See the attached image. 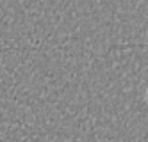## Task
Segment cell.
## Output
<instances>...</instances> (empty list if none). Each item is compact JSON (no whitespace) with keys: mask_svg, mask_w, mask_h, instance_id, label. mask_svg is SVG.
<instances>
[{"mask_svg":"<svg viewBox=\"0 0 148 142\" xmlns=\"http://www.w3.org/2000/svg\"><path fill=\"white\" fill-rule=\"evenodd\" d=\"M146 94H148V91H146Z\"/></svg>","mask_w":148,"mask_h":142,"instance_id":"6da1fadb","label":"cell"}]
</instances>
